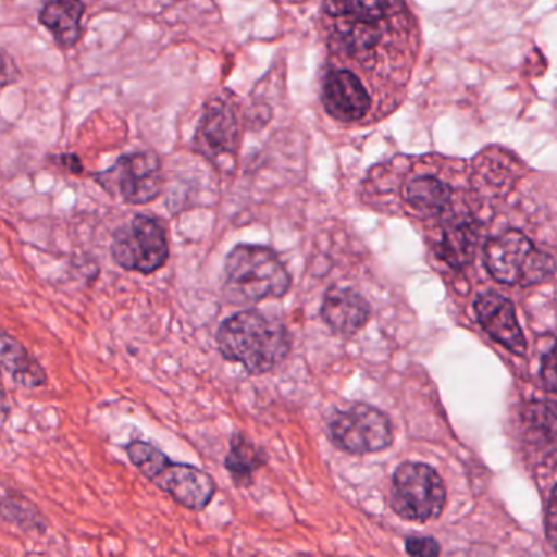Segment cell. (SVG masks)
Instances as JSON below:
<instances>
[{
    "label": "cell",
    "mask_w": 557,
    "mask_h": 557,
    "mask_svg": "<svg viewBox=\"0 0 557 557\" xmlns=\"http://www.w3.org/2000/svg\"><path fill=\"white\" fill-rule=\"evenodd\" d=\"M133 465L143 475L168 492L177 504L190 510H203L216 494L213 478L190 465L172 462L151 443L132 442L126 448Z\"/></svg>",
    "instance_id": "obj_3"
},
{
    "label": "cell",
    "mask_w": 557,
    "mask_h": 557,
    "mask_svg": "<svg viewBox=\"0 0 557 557\" xmlns=\"http://www.w3.org/2000/svg\"><path fill=\"white\" fill-rule=\"evenodd\" d=\"M484 265L497 282L520 286L547 282L556 270L553 257L517 230L504 231L485 243Z\"/></svg>",
    "instance_id": "obj_4"
},
{
    "label": "cell",
    "mask_w": 557,
    "mask_h": 557,
    "mask_svg": "<svg viewBox=\"0 0 557 557\" xmlns=\"http://www.w3.org/2000/svg\"><path fill=\"white\" fill-rule=\"evenodd\" d=\"M84 4L81 0H50L40 12V22L64 48L74 47L81 38Z\"/></svg>",
    "instance_id": "obj_13"
},
{
    "label": "cell",
    "mask_w": 557,
    "mask_h": 557,
    "mask_svg": "<svg viewBox=\"0 0 557 557\" xmlns=\"http://www.w3.org/2000/svg\"><path fill=\"white\" fill-rule=\"evenodd\" d=\"M445 504V482L432 466L404 462L394 471L389 505L397 517L426 523L443 513Z\"/></svg>",
    "instance_id": "obj_5"
},
{
    "label": "cell",
    "mask_w": 557,
    "mask_h": 557,
    "mask_svg": "<svg viewBox=\"0 0 557 557\" xmlns=\"http://www.w3.org/2000/svg\"><path fill=\"white\" fill-rule=\"evenodd\" d=\"M201 149L211 156L230 154L237 145V120L224 102H213L205 113L198 129Z\"/></svg>",
    "instance_id": "obj_12"
},
{
    "label": "cell",
    "mask_w": 557,
    "mask_h": 557,
    "mask_svg": "<svg viewBox=\"0 0 557 557\" xmlns=\"http://www.w3.org/2000/svg\"><path fill=\"white\" fill-rule=\"evenodd\" d=\"M265 462L262 453L243 433L231 438L230 453L226 456V469L237 485H249L257 469Z\"/></svg>",
    "instance_id": "obj_16"
},
{
    "label": "cell",
    "mask_w": 557,
    "mask_h": 557,
    "mask_svg": "<svg viewBox=\"0 0 557 557\" xmlns=\"http://www.w3.org/2000/svg\"><path fill=\"white\" fill-rule=\"evenodd\" d=\"M322 103L332 119L357 122L371 107L370 96L361 81L350 71H332L322 84Z\"/></svg>",
    "instance_id": "obj_10"
},
{
    "label": "cell",
    "mask_w": 557,
    "mask_h": 557,
    "mask_svg": "<svg viewBox=\"0 0 557 557\" xmlns=\"http://www.w3.org/2000/svg\"><path fill=\"white\" fill-rule=\"evenodd\" d=\"M0 367L12 380L24 387H38L47 384V373L34 357L14 337L0 331Z\"/></svg>",
    "instance_id": "obj_14"
},
{
    "label": "cell",
    "mask_w": 557,
    "mask_h": 557,
    "mask_svg": "<svg viewBox=\"0 0 557 557\" xmlns=\"http://www.w3.org/2000/svg\"><path fill=\"white\" fill-rule=\"evenodd\" d=\"M226 295L234 302H259L282 298L292 288V276L269 247L239 244L224 265Z\"/></svg>",
    "instance_id": "obj_2"
},
{
    "label": "cell",
    "mask_w": 557,
    "mask_h": 557,
    "mask_svg": "<svg viewBox=\"0 0 557 557\" xmlns=\"http://www.w3.org/2000/svg\"><path fill=\"white\" fill-rule=\"evenodd\" d=\"M97 181L126 203H149L161 194V161L152 152L125 156L112 169L102 172Z\"/></svg>",
    "instance_id": "obj_8"
},
{
    "label": "cell",
    "mask_w": 557,
    "mask_h": 557,
    "mask_svg": "<svg viewBox=\"0 0 557 557\" xmlns=\"http://www.w3.org/2000/svg\"><path fill=\"white\" fill-rule=\"evenodd\" d=\"M0 517L25 530H44V515L14 491L0 485Z\"/></svg>",
    "instance_id": "obj_20"
},
{
    "label": "cell",
    "mask_w": 557,
    "mask_h": 557,
    "mask_svg": "<svg viewBox=\"0 0 557 557\" xmlns=\"http://www.w3.org/2000/svg\"><path fill=\"white\" fill-rule=\"evenodd\" d=\"M329 433L338 449L351 455L383 451L394 436L386 413L363 403L337 410L329 422Z\"/></svg>",
    "instance_id": "obj_7"
},
{
    "label": "cell",
    "mask_w": 557,
    "mask_h": 557,
    "mask_svg": "<svg viewBox=\"0 0 557 557\" xmlns=\"http://www.w3.org/2000/svg\"><path fill=\"white\" fill-rule=\"evenodd\" d=\"M406 200L417 210L440 211L451 201V188L436 177L422 175L406 185Z\"/></svg>",
    "instance_id": "obj_17"
},
{
    "label": "cell",
    "mask_w": 557,
    "mask_h": 557,
    "mask_svg": "<svg viewBox=\"0 0 557 557\" xmlns=\"http://www.w3.org/2000/svg\"><path fill=\"white\" fill-rule=\"evenodd\" d=\"M324 11L332 21L384 22L387 0H325Z\"/></svg>",
    "instance_id": "obj_19"
},
{
    "label": "cell",
    "mask_w": 557,
    "mask_h": 557,
    "mask_svg": "<svg viewBox=\"0 0 557 557\" xmlns=\"http://www.w3.org/2000/svg\"><path fill=\"white\" fill-rule=\"evenodd\" d=\"M18 77H21V73H18L14 58L5 51H0V92L11 84L17 83Z\"/></svg>",
    "instance_id": "obj_22"
},
{
    "label": "cell",
    "mask_w": 557,
    "mask_h": 557,
    "mask_svg": "<svg viewBox=\"0 0 557 557\" xmlns=\"http://www.w3.org/2000/svg\"><path fill=\"white\" fill-rule=\"evenodd\" d=\"M383 22L334 21L332 38L338 50L363 60L383 37Z\"/></svg>",
    "instance_id": "obj_15"
},
{
    "label": "cell",
    "mask_w": 557,
    "mask_h": 557,
    "mask_svg": "<svg viewBox=\"0 0 557 557\" xmlns=\"http://www.w3.org/2000/svg\"><path fill=\"white\" fill-rule=\"evenodd\" d=\"M478 233L468 223L455 224L443 233L440 256L451 267H462L474 257Z\"/></svg>",
    "instance_id": "obj_18"
},
{
    "label": "cell",
    "mask_w": 557,
    "mask_h": 557,
    "mask_svg": "<svg viewBox=\"0 0 557 557\" xmlns=\"http://www.w3.org/2000/svg\"><path fill=\"white\" fill-rule=\"evenodd\" d=\"M216 342L226 360L244 364L252 374L269 373L288 357L292 348L285 325L256 309L227 318L218 329Z\"/></svg>",
    "instance_id": "obj_1"
},
{
    "label": "cell",
    "mask_w": 557,
    "mask_h": 557,
    "mask_svg": "<svg viewBox=\"0 0 557 557\" xmlns=\"http://www.w3.org/2000/svg\"><path fill=\"white\" fill-rule=\"evenodd\" d=\"M541 380H543L544 387L549 393L556 391V360H554V344L550 342L549 350L543 355V363H541Z\"/></svg>",
    "instance_id": "obj_23"
},
{
    "label": "cell",
    "mask_w": 557,
    "mask_h": 557,
    "mask_svg": "<svg viewBox=\"0 0 557 557\" xmlns=\"http://www.w3.org/2000/svg\"><path fill=\"white\" fill-rule=\"evenodd\" d=\"M112 257L116 265L129 272H158L169 260L168 234L158 220L139 214L116 230Z\"/></svg>",
    "instance_id": "obj_6"
},
{
    "label": "cell",
    "mask_w": 557,
    "mask_h": 557,
    "mask_svg": "<svg viewBox=\"0 0 557 557\" xmlns=\"http://www.w3.org/2000/svg\"><path fill=\"white\" fill-rule=\"evenodd\" d=\"M438 541L432 536H409L406 540V553L413 557H435L438 556Z\"/></svg>",
    "instance_id": "obj_21"
},
{
    "label": "cell",
    "mask_w": 557,
    "mask_h": 557,
    "mask_svg": "<svg viewBox=\"0 0 557 557\" xmlns=\"http://www.w3.org/2000/svg\"><path fill=\"white\" fill-rule=\"evenodd\" d=\"M9 412L8 394H5L4 383L0 377V417L5 416Z\"/></svg>",
    "instance_id": "obj_25"
},
{
    "label": "cell",
    "mask_w": 557,
    "mask_h": 557,
    "mask_svg": "<svg viewBox=\"0 0 557 557\" xmlns=\"http://www.w3.org/2000/svg\"><path fill=\"white\" fill-rule=\"evenodd\" d=\"M370 314L367 299L355 289L332 286L325 292L321 315L334 334L351 337L367 325Z\"/></svg>",
    "instance_id": "obj_11"
},
{
    "label": "cell",
    "mask_w": 557,
    "mask_h": 557,
    "mask_svg": "<svg viewBox=\"0 0 557 557\" xmlns=\"http://www.w3.org/2000/svg\"><path fill=\"white\" fill-rule=\"evenodd\" d=\"M474 311L481 327L497 344L520 357L527 354V338L518 324L517 311L510 299L498 293H485L475 299Z\"/></svg>",
    "instance_id": "obj_9"
},
{
    "label": "cell",
    "mask_w": 557,
    "mask_h": 557,
    "mask_svg": "<svg viewBox=\"0 0 557 557\" xmlns=\"http://www.w3.org/2000/svg\"><path fill=\"white\" fill-rule=\"evenodd\" d=\"M547 537H549L550 544L556 547V491H550L549 504H547Z\"/></svg>",
    "instance_id": "obj_24"
}]
</instances>
